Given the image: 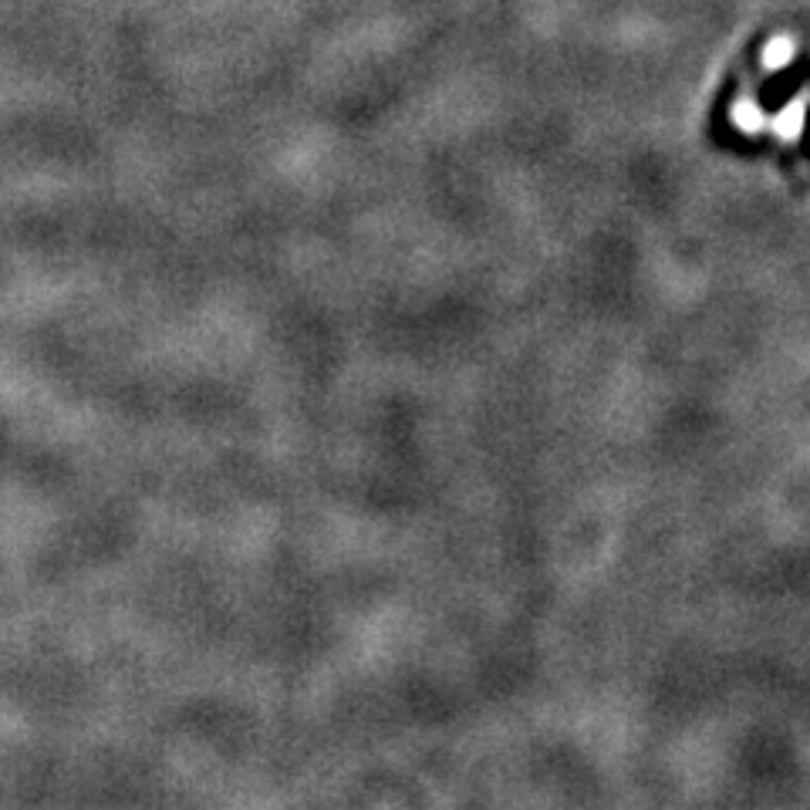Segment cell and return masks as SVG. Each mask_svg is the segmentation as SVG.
<instances>
[{"instance_id": "1", "label": "cell", "mask_w": 810, "mask_h": 810, "mask_svg": "<svg viewBox=\"0 0 810 810\" xmlns=\"http://www.w3.org/2000/svg\"><path fill=\"white\" fill-rule=\"evenodd\" d=\"M803 98H797V101H790L784 112L774 119V132L784 139V142H797L800 139V132H803Z\"/></svg>"}, {"instance_id": "2", "label": "cell", "mask_w": 810, "mask_h": 810, "mask_svg": "<svg viewBox=\"0 0 810 810\" xmlns=\"http://www.w3.org/2000/svg\"><path fill=\"white\" fill-rule=\"evenodd\" d=\"M793 41L790 37H774L767 47H764V68H770V72H780V68H787L790 62H793Z\"/></svg>"}, {"instance_id": "3", "label": "cell", "mask_w": 810, "mask_h": 810, "mask_svg": "<svg viewBox=\"0 0 810 810\" xmlns=\"http://www.w3.org/2000/svg\"><path fill=\"white\" fill-rule=\"evenodd\" d=\"M733 122H736V129H743V132H760V126H764L760 105L749 101V98L736 101V108H733Z\"/></svg>"}]
</instances>
